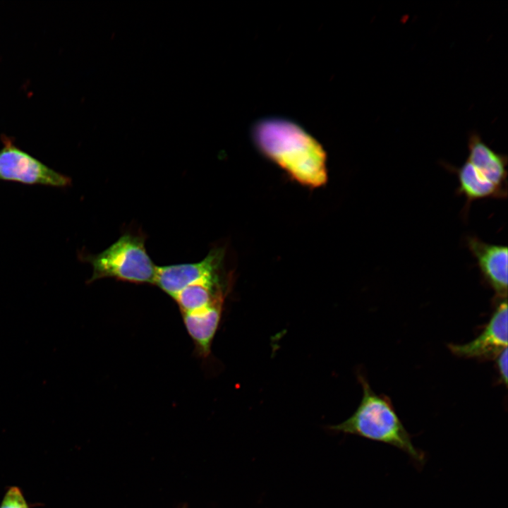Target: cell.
Wrapping results in <instances>:
<instances>
[{
    "label": "cell",
    "instance_id": "obj_1",
    "mask_svg": "<svg viewBox=\"0 0 508 508\" xmlns=\"http://www.w3.org/2000/svg\"><path fill=\"white\" fill-rule=\"evenodd\" d=\"M260 150L299 183L318 187L327 178L321 145L296 123L282 119L259 121L253 130Z\"/></svg>",
    "mask_w": 508,
    "mask_h": 508
},
{
    "label": "cell",
    "instance_id": "obj_2",
    "mask_svg": "<svg viewBox=\"0 0 508 508\" xmlns=\"http://www.w3.org/2000/svg\"><path fill=\"white\" fill-rule=\"evenodd\" d=\"M359 380L363 397L357 409L346 421L329 426V429L394 447L407 454L417 467H422L425 454L413 444L390 399L376 394L362 375Z\"/></svg>",
    "mask_w": 508,
    "mask_h": 508
},
{
    "label": "cell",
    "instance_id": "obj_3",
    "mask_svg": "<svg viewBox=\"0 0 508 508\" xmlns=\"http://www.w3.org/2000/svg\"><path fill=\"white\" fill-rule=\"evenodd\" d=\"M92 267L88 282L113 278L134 284H153L156 265L147 252L145 237L140 234L123 233L107 248L84 257Z\"/></svg>",
    "mask_w": 508,
    "mask_h": 508
},
{
    "label": "cell",
    "instance_id": "obj_4",
    "mask_svg": "<svg viewBox=\"0 0 508 508\" xmlns=\"http://www.w3.org/2000/svg\"><path fill=\"white\" fill-rule=\"evenodd\" d=\"M0 180L25 184L64 187L71 179L49 168L36 158L5 142L0 150Z\"/></svg>",
    "mask_w": 508,
    "mask_h": 508
},
{
    "label": "cell",
    "instance_id": "obj_5",
    "mask_svg": "<svg viewBox=\"0 0 508 508\" xmlns=\"http://www.w3.org/2000/svg\"><path fill=\"white\" fill-rule=\"evenodd\" d=\"M496 308L483 331L464 344H449L458 356L479 359L495 358L507 348V300L498 298Z\"/></svg>",
    "mask_w": 508,
    "mask_h": 508
},
{
    "label": "cell",
    "instance_id": "obj_6",
    "mask_svg": "<svg viewBox=\"0 0 508 508\" xmlns=\"http://www.w3.org/2000/svg\"><path fill=\"white\" fill-rule=\"evenodd\" d=\"M222 257V250L215 249L196 262L156 266L153 284L173 298L187 286L219 271Z\"/></svg>",
    "mask_w": 508,
    "mask_h": 508
},
{
    "label": "cell",
    "instance_id": "obj_7",
    "mask_svg": "<svg viewBox=\"0 0 508 508\" xmlns=\"http://www.w3.org/2000/svg\"><path fill=\"white\" fill-rule=\"evenodd\" d=\"M466 243L485 283L498 298H507V246L488 243L476 236H467Z\"/></svg>",
    "mask_w": 508,
    "mask_h": 508
},
{
    "label": "cell",
    "instance_id": "obj_8",
    "mask_svg": "<svg viewBox=\"0 0 508 508\" xmlns=\"http://www.w3.org/2000/svg\"><path fill=\"white\" fill-rule=\"evenodd\" d=\"M225 295L217 298L211 304L199 310L182 314L186 330L198 354L207 357L218 329Z\"/></svg>",
    "mask_w": 508,
    "mask_h": 508
},
{
    "label": "cell",
    "instance_id": "obj_9",
    "mask_svg": "<svg viewBox=\"0 0 508 508\" xmlns=\"http://www.w3.org/2000/svg\"><path fill=\"white\" fill-rule=\"evenodd\" d=\"M445 168L456 175L459 186L456 193L466 198L463 216L466 217L471 202L485 198H506L507 190L486 179L468 161L459 167L445 164Z\"/></svg>",
    "mask_w": 508,
    "mask_h": 508
},
{
    "label": "cell",
    "instance_id": "obj_10",
    "mask_svg": "<svg viewBox=\"0 0 508 508\" xmlns=\"http://www.w3.org/2000/svg\"><path fill=\"white\" fill-rule=\"evenodd\" d=\"M468 149L467 161L489 181L507 190V156L492 150L476 133L469 136Z\"/></svg>",
    "mask_w": 508,
    "mask_h": 508
},
{
    "label": "cell",
    "instance_id": "obj_11",
    "mask_svg": "<svg viewBox=\"0 0 508 508\" xmlns=\"http://www.w3.org/2000/svg\"><path fill=\"white\" fill-rule=\"evenodd\" d=\"M219 271L187 286L173 298L182 314L202 309L226 294L220 284Z\"/></svg>",
    "mask_w": 508,
    "mask_h": 508
},
{
    "label": "cell",
    "instance_id": "obj_12",
    "mask_svg": "<svg viewBox=\"0 0 508 508\" xmlns=\"http://www.w3.org/2000/svg\"><path fill=\"white\" fill-rule=\"evenodd\" d=\"M0 508H29V507L20 489L17 486H12L6 492Z\"/></svg>",
    "mask_w": 508,
    "mask_h": 508
},
{
    "label": "cell",
    "instance_id": "obj_13",
    "mask_svg": "<svg viewBox=\"0 0 508 508\" xmlns=\"http://www.w3.org/2000/svg\"><path fill=\"white\" fill-rule=\"evenodd\" d=\"M507 348L495 358L497 372L504 385L507 384Z\"/></svg>",
    "mask_w": 508,
    "mask_h": 508
}]
</instances>
